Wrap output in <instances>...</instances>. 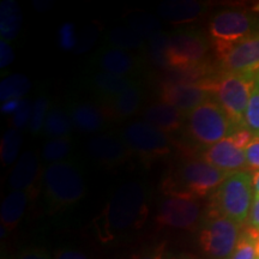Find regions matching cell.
<instances>
[{
	"instance_id": "6da1fadb",
	"label": "cell",
	"mask_w": 259,
	"mask_h": 259,
	"mask_svg": "<svg viewBox=\"0 0 259 259\" xmlns=\"http://www.w3.org/2000/svg\"><path fill=\"white\" fill-rule=\"evenodd\" d=\"M149 215V189L144 181L132 180L118 187L95 220L100 239L113 240L142 228Z\"/></svg>"
},
{
	"instance_id": "7a4b0ae2",
	"label": "cell",
	"mask_w": 259,
	"mask_h": 259,
	"mask_svg": "<svg viewBox=\"0 0 259 259\" xmlns=\"http://www.w3.org/2000/svg\"><path fill=\"white\" fill-rule=\"evenodd\" d=\"M229 174L203 158H185L164 178L161 190L164 196L203 199L211 196Z\"/></svg>"
},
{
	"instance_id": "3957f363",
	"label": "cell",
	"mask_w": 259,
	"mask_h": 259,
	"mask_svg": "<svg viewBox=\"0 0 259 259\" xmlns=\"http://www.w3.org/2000/svg\"><path fill=\"white\" fill-rule=\"evenodd\" d=\"M41 192L51 212L77 204L87 192L82 167L72 160L48 164L41 173Z\"/></svg>"
},
{
	"instance_id": "277c9868",
	"label": "cell",
	"mask_w": 259,
	"mask_h": 259,
	"mask_svg": "<svg viewBox=\"0 0 259 259\" xmlns=\"http://www.w3.org/2000/svg\"><path fill=\"white\" fill-rule=\"evenodd\" d=\"M253 198L252 171H234L211 194L208 210L244 226L250 216Z\"/></svg>"
},
{
	"instance_id": "5b68a950",
	"label": "cell",
	"mask_w": 259,
	"mask_h": 259,
	"mask_svg": "<svg viewBox=\"0 0 259 259\" xmlns=\"http://www.w3.org/2000/svg\"><path fill=\"white\" fill-rule=\"evenodd\" d=\"M255 18L238 9H225L212 16L209 22V40L216 57L222 60L241 41L254 34Z\"/></svg>"
},
{
	"instance_id": "8992f818",
	"label": "cell",
	"mask_w": 259,
	"mask_h": 259,
	"mask_svg": "<svg viewBox=\"0 0 259 259\" xmlns=\"http://www.w3.org/2000/svg\"><path fill=\"white\" fill-rule=\"evenodd\" d=\"M185 127L191 141L208 148L238 130L213 99L208 100L186 114Z\"/></svg>"
},
{
	"instance_id": "52a82bcc",
	"label": "cell",
	"mask_w": 259,
	"mask_h": 259,
	"mask_svg": "<svg viewBox=\"0 0 259 259\" xmlns=\"http://www.w3.org/2000/svg\"><path fill=\"white\" fill-rule=\"evenodd\" d=\"M258 74L219 73L213 88V100L222 107L233 124L245 127V114ZM246 128V127H245Z\"/></svg>"
},
{
	"instance_id": "ba28073f",
	"label": "cell",
	"mask_w": 259,
	"mask_h": 259,
	"mask_svg": "<svg viewBox=\"0 0 259 259\" xmlns=\"http://www.w3.org/2000/svg\"><path fill=\"white\" fill-rule=\"evenodd\" d=\"M241 232L242 226L208 210L200 223V250L210 259H231Z\"/></svg>"
},
{
	"instance_id": "9c48e42d",
	"label": "cell",
	"mask_w": 259,
	"mask_h": 259,
	"mask_svg": "<svg viewBox=\"0 0 259 259\" xmlns=\"http://www.w3.org/2000/svg\"><path fill=\"white\" fill-rule=\"evenodd\" d=\"M209 50L210 40L200 30L187 28L174 31L168 42V70H189L208 63Z\"/></svg>"
},
{
	"instance_id": "30bf717a",
	"label": "cell",
	"mask_w": 259,
	"mask_h": 259,
	"mask_svg": "<svg viewBox=\"0 0 259 259\" xmlns=\"http://www.w3.org/2000/svg\"><path fill=\"white\" fill-rule=\"evenodd\" d=\"M121 139L131 154L137 155L145 164L153 163L171 151V141L168 135L143 120L130 122L122 130Z\"/></svg>"
},
{
	"instance_id": "8fae6325",
	"label": "cell",
	"mask_w": 259,
	"mask_h": 259,
	"mask_svg": "<svg viewBox=\"0 0 259 259\" xmlns=\"http://www.w3.org/2000/svg\"><path fill=\"white\" fill-rule=\"evenodd\" d=\"M200 199L191 197L164 196L155 218L157 227L176 231L194 232L203 221Z\"/></svg>"
},
{
	"instance_id": "7c38bea8",
	"label": "cell",
	"mask_w": 259,
	"mask_h": 259,
	"mask_svg": "<svg viewBox=\"0 0 259 259\" xmlns=\"http://www.w3.org/2000/svg\"><path fill=\"white\" fill-rule=\"evenodd\" d=\"M218 74L196 83L161 82L160 99L162 102L176 107L185 114L213 99V88Z\"/></svg>"
},
{
	"instance_id": "4fadbf2b",
	"label": "cell",
	"mask_w": 259,
	"mask_h": 259,
	"mask_svg": "<svg viewBox=\"0 0 259 259\" xmlns=\"http://www.w3.org/2000/svg\"><path fill=\"white\" fill-rule=\"evenodd\" d=\"M85 151L94 162L107 168L120 167L131 155L120 137L109 134L96 135L90 138L85 144Z\"/></svg>"
},
{
	"instance_id": "5bb4252c",
	"label": "cell",
	"mask_w": 259,
	"mask_h": 259,
	"mask_svg": "<svg viewBox=\"0 0 259 259\" xmlns=\"http://www.w3.org/2000/svg\"><path fill=\"white\" fill-rule=\"evenodd\" d=\"M220 65L226 73L259 74V32L236 45Z\"/></svg>"
},
{
	"instance_id": "9a60e30c",
	"label": "cell",
	"mask_w": 259,
	"mask_h": 259,
	"mask_svg": "<svg viewBox=\"0 0 259 259\" xmlns=\"http://www.w3.org/2000/svg\"><path fill=\"white\" fill-rule=\"evenodd\" d=\"M90 65L96 71L124 77H132V74L139 70L138 58L131 52L119 50L107 45L96 51V53L90 59Z\"/></svg>"
},
{
	"instance_id": "2e32d148",
	"label": "cell",
	"mask_w": 259,
	"mask_h": 259,
	"mask_svg": "<svg viewBox=\"0 0 259 259\" xmlns=\"http://www.w3.org/2000/svg\"><path fill=\"white\" fill-rule=\"evenodd\" d=\"M202 158L227 173L247 169L245 150L239 148L229 136L204 150Z\"/></svg>"
},
{
	"instance_id": "e0dca14e",
	"label": "cell",
	"mask_w": 259,
	"mask_h": 259,
	"mask_svg": "<svg viewBox=\"0 0 259 259\" xmlns=\"http://www.w3.org/2000/svg\"><path fill=\"white\" fill-rule=\"evenodd\" d=\"M73 128L83 134H97L109 121L105 109L100 103L92 101H72L67 108Z\"/></svg>"
},
{
	"instance_id": "ac0fdd59",
	"label": "cell",
	"mask_w": 259,
	"mask_h": 259,
	"mask_svg": "<svg viewBox=\"0 0 259 259\" xmlns=\"http://www.w3.org/2000/svg\"><path fill=\"white\" fill-rule=\"evenodd\" d=\"M137 82L135 77L118 76L102 71H95L89 76L88 85L100 105H107L115 97L128 88L130 85Z\"/></svg>"
},
{
	"instance_id": "d6986e66",
	"label": "cell",
	"mask_w": 259,
	"mask_h": 259,
	"mask_svg": "<svg viewBox=\"0 0 259 259\" xmlns=\"http://www.w3.org/2000/svg\"><path fill=\"white\" fill-rule=\"evenodd\" d=\"M143 121L161 130L164 134H176L185 126L186 114L176 107L162 101L151 103L143 111Z\"/></svg>"
},
{
	"instance_id": "ffe728a7",
	"label": "cell",
	"mask_w": 259,
	"mask_h": 259,
	"mask_svg": "<svg viewBox=\"0 0 259 259\" xmlns=\"http://www.w3.org/2000/svg\"><path fill=\"white\" fill-rule=\"evenodd\" d=\"M208 9L205 3L196 0H168L158 6V17L170 24H189L196 22Z\"/></svg>"
},
{
	"instance_id": "44dd1931",
	"label": "cell",
	"mask_w": 259,
	"mask_h": 259,
	"mask_svg": "<svg viewBox=\"0 0 259 259\" xmlns=\"http://www.w3.org/2000/svg\"><path fill=\"white\" fill-rule=\"evenodd\" d=\"M143 101V88L136 82L107 105H101L109 121L125 120L139 111Z\"/></svg>"
},
{
	"instance_id": "7402d4cb",
	"label": "cell",
	"mask_w": 259,
	"mask_h": 259,
	"mask_svg": "<svg viewBox=\"0 0 259 259\" xmlns=\"http://www.w3.org/2000/svg\"><path fill=\"white\" fill-rule=\"evenodd\" d=\"M40 176V161L37 154L32 150H27L16 161L14 170L9 178V184L12 190L28 191L34 186L35 181Z\"/></svg>"
},
{
	"instance_id": "603a6c76",
	"label": "cell",
	"mask_w": 259,
	"mask_h": 259,
	"mask_svg": "<svg viewBox=\"0 0 259 259\" xmlns=\"http://www.w3.org/2000/svg\"><path fill=\"white\" fill-rule=\"evenodd\" d=\"M29 194L28 191L12 190L5 199L3 200L0 208V221L2 229L11 232L19 225L27 210Z\"/></svg>"
},
{
	"instance_id": "cb8c5ba5",
	"label": "cell",
	"mask_w": 259,
	"mask_h": 259,
	"mask_svg": "<svg viewBox=\"0 0 259 259\" xmlns=\"http://www.w3.org/2000/svg\"><path fill=\"white\" fill-rule=\"evenodd\" d=\"M107 46L119 48L127 52L141 51L147 48L145 40L132 30L127 25H116L105 35Z\"/></svg>"
},
{
	"instance_id": "d4e9b609",
	"label": "cell",
	"mask_w": 259,
	"mask_h": 259,
	"mask_svg": "<svg viewBox=\"0 0 259 259\" xmlns=\"http://www.w3.org/2000/svg\"><path fill=\"white\" fill-rule=\"evenodd\" d=\"M22 11L14 0H4L0 5V35L2 40L10 41L17 37L22 25Z\"/></svg>"
},
{
	"instance_id": "484cf974",
	"label": "cell",
	"mask_w": 259,
	"mask_h": 259,
	"mask_svg": "<svg viewBox=\"0 0 259 259\" xmlns=\"http://www.w3.org/2000/svg\"><path fill=\"white\" fill-rule=\"evenodd\" d=\"M72 130L73 124L67 111H63L58 107H53L48 111L44 126L45 135L51 138L70 137Z\"/></svg>"
},
{
	"instance_id": "4316f807",
	"label": "cell",
	"mask_w": 259,
	"mask_h": 259,
	"mask_svg": "<svg viewBox=\"0 0 259 259\" xmlns=\"http://www.w3.org/2000/svg\"><path fill=\"white\" fill-rule=\"evenodd\" d=\"M31 83L27 76L15 73L0 83V100L4 103L10 100H21L30 89Z\"/></svg>"
},
{
	"instance_id": "83f0119b",
	"label": "cell",
	"mask_w": 259,
	"mask_h": 259,
	"mask_svg": "<svg viewBox=\"0 0 259 259\" xmlns=\"http://www.w3.org/2000/svg\"><path fill=\"white\" fill-rule=\"evenodd\" d=\"M126 25L131 28L143 40L147 41L162 31L158 18L150 14H143V12L130 15Z\"/></svg>"
},
{
	"instance_id": "f1b7e54d",
	"label": "cell",
	"mask_w": 259,
	"mask_h": 259,
	"mask_svg": "<svg viewBox=\"0 0 259 259\" xmlns=\"http://www.w3.org/2000/svg\"><path fill=\"white\" fill-rule=\"evenodd\" d=\"M72 149L73 144L70 137L51 138L42 147V160L50 164L67 161Z\"/></svg>"
},
{
	"instance_id": "f546056e",
	"label": "cell",
	"mask_w": 259,
	"mask_h": 259,
	"mask_svg": "<svg viewBox=\"0 0 259 259\" xmlns=\"http://www.w3.org/2000/svg\"><path fill=\"white\" fill-rule=\"evenodd\" d=\"M22 145V135L17 128H9L0 143V158L4 166H10L18 160L19 149Z\"/></svg>"
},
{
	"instance_id": "4dcf8cb0",
	"label": "cell",
	"mask_w": 259,
	"mask_h": 259,
	"mask_svg": "<svg viewBox=\"0 0 259 259\" xmlns=\"http://www.w3.org/2000/svg\"><path fill=\"white\" fill-rule=\"evenodd\" d=\"M170 34L162 30L148 40L147 48L149 51V57L157 67L163 70H168L167 64V50L168 42H169Z\"/></svg>"
},
{
	"instance_id": "1f68e13d",
	"label": "cell",
	"mask_w": 259,
	"mask_h": 259,
	"mask_svg": "<svg viewBox=\"0 0 259 259\" xmlns=\"http://www.w3.org/2000/svg\"><path fill=\"white\" fill-rule=\"evenodd\" d=\"M255 229L251 227H245L239 238L234 252L231 259H257V251H255Z\"/></svg>"
},
{
	"instance_id": "d6a6232c",
	"label": "cell",
	"mask_w": 259,
	"mask_h": 259,
	"mask_svg": "<svg viewBox=\"0 0 259 259\" xmlns=\"http://www.w3.org/2000/svg\"><path fill=\"white\" fill-rule=\"evenodd\" d=\"M245 127L254 137H259V74L245 114Z\"/></svg>"
},
{
	"instance_id": "836d02e7",
	"label": "cell",
	"mask_w": 259,
	"mask_h": 259,
	"mask_svg": "<svg viewBox=\"0 0 259 259\" xmlns=\"http://www.w3.org/2000/svg\"><path fill=\"white\" fill-rule=\"evenodd\" d=\"M48 111L50 109H48V99L46 96H40L32 103L31 120L29 124V130L31 131V134L37 135L44 130Z\"/></svg>"
},
{
	"instance_id": "e575fe53",
	"label": "cell",
	"mask_w": 259,
	"mask_h": 259,
	"mask_svg": "<svg viewBox=\"0 0 259 259\" xmlns=\"http://www.w3.org/2000/svg\"><path fill=\"white\" fill-rule=\"evenodd\" d=\"M100 35V25L99 24H88L85 25L78 34L77 38V45L74 48V53L80 54L83 52L89 51L94 44H95L97 37Z\"/></svg>"
},
{
	"instance_id": "d590c367",
	"label": "cell",
	"mask_w": 259,
	"mask_h": 259,
	"mask_svg": "<svg viewBox=\"0 0 259 259\" xmlns=\"http://www.w3.org/2000/svg\"><path fill=\"white\" fill-rule=\"evenodd\" d=\"M31 114H32V103L30 102V100L21 99L18 109L16 111V113L11 118L12 120L11 122L12 125H14V128L21 130L25 127L28 124H30Z\"/></svg>"
},
{
	"instance_id": "8d00e7d4",
	"label": "cell",
	"mask_w": 259,
	"mask_h": 259,
	"mask_svg": "<svg viewBox=\"0 0 259 259\" xmlns=\"http://www.w3.org/2000/svg\"><path fill=\"white\" fill-rule=\"evenodd\" d=\"M59 45L60 47L65 51H74L77 45V38H78V34L74 31V25L71 23H65L59 29Z\"/></svg>"
},
{
	"instance_id": "74e56055",
	"label": "cell",
	"mask_w": 259,
	"mask_h": 259,
	"mask_svg": "<svg viewBox=\"0 0 259 259\" xmlns=\"http://www.w3.org/2000/svg\"><path fill=\"white\" fill-rule=\"evenodd\" d=\"M246 154V167L248 171H258L259 170V137H254L247 149Z\"/></svg>"
},
{
	"instance_id": "f35d334b",
	"label": "cell",
	"mask_w": 259,
	"mask_h": 259,
	"mask_svg": "<svg viewBox=\"0 0 259 259\" xmlns=\"http://www.w3.org/2000/svg\"><path fill=\"white\" fill-rule=\"evenodd\" d=\"M11 259H53L51 254L41 247H29L16 253Z\"/></svg>"
},
{
	"instance_id": "ab89813d",
	"label": "cell",
	"mask_w": 259,
	"mask_h": 259,
	"mask_svg": "<svg viewBox=\"0 0 259 259\" xmlns=\"http://www.w3.org/2000/svg\"><path fill=\"white\" fill-rule=\"evenodd\" d=\"M164 248H166V245L164 242H161L154 247H149L142 251L141 253L134 255L132 259H164Z\"/></svg>"
},
{
	"instance_id": "60d3db41",
	"label": "cell",
	"mask_w": 259,
	"mask_h": 259,
	"mask_svg": "<svg viewBox=\"0 0 259 259\" xmlns=\"http://www.w3.org/2000/svg\"><path fill=\"white\" fill-rule=\"evenodd\" d=\"M15 59V52L12 50L9 41H0V67L5 69L9 65L12 64Z\"/></svg>"
},
{
	"instance_id": "b9f144b4",
	"label": "cell",
	"mask_w": 259,
	"mask_h": 259,
	"mask_svg": "<svg viewBox=\"0 0 259 259\" xmlns=\"http://www.w3.org/2000/svg\"><path fill=\"white\" fill-rule=\"evenodd\" d=\"M53 259H89L84 252L76 248H59L54 252Z\"/></svg>"
},
{
	"instance_id": "7bdbcfd3",
	"label": "cell",
	"mask_w": 259,
	"mask_h": 259,
	"mask_svg": "<svg viewBox=\"0 0 259 259\" xmlns=\"http://www.w3.org/2000/svg\"><path fill=\"white\" fill-rule=\"evenodd\" d=\"M247 227H251L259 232V196H254L253 198L250 216L247 220Z\"/></svg>"
},
{
	"instance_id": "ee69618b",
	"label": "cell",
	"mask_w": 259,
	"mask_h": 259,
	"mask_svg": "<svg viewBox=\"0 0 259 259\" xmlns=\"http://www.w3.org/2000/svg\"><path fill=\"white\" fill-rule=\"evenodd\" d=\"M19 101H21V100H10V101L4 102L2 105V113H4V114L14 115L16 111L18 109Z\"/></svg>"
},
{
	"instance_id": "f6af8a7d",
	"label": "cell",
	"mask_w": 259,
	"mask_h": 259,
	"mask_svg": "<svg viewBox=\"0 0 259 259\" xmlns=\"http://www.w3.org/2000/svg\"><path fill=\"white\" fill-rule=\"evenodd\" d=\"M253 177V192L254 196H259V170L252 173Z\"/></svg>"
},
{
	"instance_id": "bcb514c9",
	"label": "cell",
	"mask_w": 259,
	"mask_h": 259,
	"mask_svg": "<svg viewBox=\"0 0 259 259\" xmlns=\"http://www.w3.org/2000/svg\"><path fill=\"white\" fill-rule=\"evenodd\" d=\"M166 259H198V258H196L192 254H173V255H169V257H167Z\"/></svg>"
},
{
	"instance_id": "7dc6e473",
	"label": "cell",
	"mask_w": 259,
	"mask_h": 259,
	"mask_svg": "<svg viewBox=\"0 0 259 259\" xmlns=\"http://www.w3.org/2000/svg\"><path fill=\"white\" fill-rule=\"evenodd\" d=\"M255 251H257V255L259 258V232H255Z\"/></svg>"
},
{
	"instance_id": "c3c4849f",
	"label": "cell",
	"mask_w": 259,
	"mask_h": 259,
	"mask_svg": "<svg viewBox=\"0 0 259 259\" xmlns=\"http://www.w3.org/2000/svg\"><path fill=\"white\" fill-rule=\"evenodd\" d=\"M253 11H254V12H259V3H258L257 5L253 6Z\"/></svg>"
},
{
	"instance_id": "681fc988",
	"label": "cell",
	"mask_w": 259,
	"mask_h": 259,
	"mask_svg": "<svg viewBox=\"0 0 259 259\" xmlns=\"http://www.w3.org/2000/svg\"><path fill=\"white\" fill-rule=\"evenodd\" d=\"M257 259H259V258H257Z\"/></svg>"
}]
</instances>
